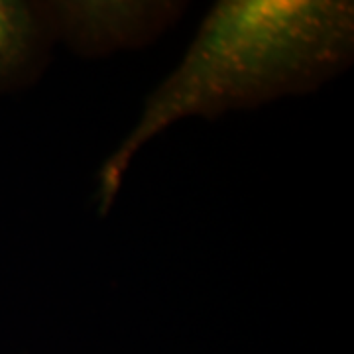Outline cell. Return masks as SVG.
Returning <instances> with one entry per match:
<instances>
[{"label": "cell", "instance_id": "7a4b0ae2", "mask_svg": "<svg viewBox=\"0 0 354 354\" xmlns=\"http://www.w3.org/2000/svg\"><path fill=\"white\" fill-rule=\"evenodd\" d=\"M57 46L79 59L150 48L176 28L187 0H41Z\"/></svg>", "mask_w": 354, "mask_h": 354}, {"label": "cell", "instance_id": "6da1fadb", "mask_svg": "<svg viewBox=\"0 0 354 354\" xmlns=\"http://www.w3.org/2000/svg\"><path fill=\"white\" fill-rule=\"evenodd\" d=\"M353 64L348 0H218L99 167L97 213L109 215L134 158L167 128L311 95Z\"/></svg>", "mask_w": 354, "mask_h": 354}, {"label": "cell", "instance_id": "3957f363", "mask_svg": "<svg viewBox=\"0 0 354 354\" xmlns=\"http://www.w3.org/2000/svg\"><path fill=\"white\" fill-rule=\"evenodd\" d=\"M53 50L41 0H0V95L36 87Z\"/></svg>", "mask_w": 354, "mask_h": 354}]
</instances>
